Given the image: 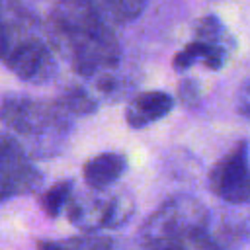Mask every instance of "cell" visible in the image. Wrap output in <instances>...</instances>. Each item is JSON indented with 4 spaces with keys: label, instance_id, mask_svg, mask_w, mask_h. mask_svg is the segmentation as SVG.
I'll list each match as a JSON object with an SVG mask.
<instances>
[{
    "label": "cell",
    "instance_id": "obj_1",
    "mask_svg": "<svg viewBox=\"0 0 250 250\" xmlns=\"http://www.w3.org/2000/svg\"><path fill=\"white\" fill-rule=\"evenodd\" d=\"M49 41L82 76L113 70L121 47L109 21L90 0H57L49 14Z\"/></svg>",
    "mask_w": 250,
    "mask_h": 250
},
{
    "label": "cell",
    "instance_id": "obj_2",
    "mask_svg": "<svg viewBox=\"0 0 250 250\" xmlns=\"http://www.w3.org/2000/svg\"><path fill=\"white\" fill-rule=\"evenodd\" d=\"M242 229L215 225L201 201L176 195L164 201L145 223V250H234Z\"/></svg>",
    "mask_w": 250,
    "mask_h": 250
},
{
    "label": "cell",
    "instance_id": "obj_3",
    "mask_svg": "<svg viewBox=\"0 0 250 250\" xmlns=\"http://www.w3.org/2000/svg\"><path fill=\"white\" fill-rule=\"evenodd\" d=\"M6 31V49L2 61L6 66L21 80L31 84H43L51 80L57 72L55 47L49 37L45 39L31 20V16L21 8L0 12Z\"/></svg>",
    "mask_w": 250,
    "mask_h": 250
},
{
    "label": "cell",
    "instance_id": "obj_4",
    "mask_svg": "<svg viewBox=\"0 0 250 250\" xmlns=\"http://www.w3.org/2000/svg\"><path fill=\"white\" fill-rule=\"evenodd\" d=\"M209 189L227 203L250 199V145L238 141L209 172Z\"/></svg>",
    "mask_w": 250,
    "mask_h": 250
},
{
    "label": "cell",
    "instance_id": "obj_5",
    "mask_svg": "<svg viewBox=\"0 0 250 250\" xmlns=\"http://www.w3.org/2000/svg\"><path fill=\"white\" fill-rule=\"evenodd\" d=\"M39 184L41 174L27 160L21 145L10 135H0V199L29 193Z\"/></svg>",
    "mask_w": 250,
    "mask_h": 250
},
{
    "label": "cell",
    "instance_id": "obj_6",
    "mask_svg": "<svg viewBox=\"0 0 250 250\" xmlns=\"http://www.w3.org/2000/svg\"><path fill=\"white\" fill-rule=\"evenodd\" d=\"M174 107V98L162 90H150L143 92L133 98L125 111V119L129 127L143 129L162 117H166Z\"/></svg>",
    "mask_w": 250,
    "mask_h": 250
},
{
    "label": "cell",
    "instance_id": "obj_7",
    "mask_svg": "<svg viewBox=\"0 0 250 250\" xmlns=\"http://www.w3.org/2000/svg\"><path fill=\"white\" fill-rule=\"evenodd\" d=\"M127 168V158L119 152H102L92 156L84 168H82V178L86 186L94 191L105 189L107 186L115 184Z\"/></svg>",
    "mask_w": 250,
    "mask_h": 250
},
{
    "label": "cell",
    "instance_id": "obj_8",
    "mask_svg": "<svg viewBox=\"0 0 250 250\" xmlns=\"http://www.w3.org/2000/svg\"><path fill=\"white\" fill-rule=\"evenodd\" d=\"M107 201L109 197H90V195H78L68 199L66 203V215L74 227H78L84 232H96L100 229H105V213H107Z\"/></svg>",
    "mask_w": 250,
    "mask_h": 250
},
{
    "label": "cell",
    "instance_id": "obj_9",
    "mask_svg": "<svg viewBox=\"0 0 250 250\" xmlns=\"http://www.w3.org/2000/svg\"><path fill=\"white\" fill-rule=\"evenodd\" d=\"M229 55H230V51H227V49H223V47L211 45V43H207V41L193 39V41L188 43L182 51H178V53L174 55L172 66H174V70L184 72V70H188L189 66H193L195 62H201V64L207 66L209 70H219V68L225 66Z\"/></svg>",
    "mask_w": 250,
    "mask_h": 250
},
{
    "label": "cell",
    "instance_id": "obj_10",
    "mask_svg": "<svg viewBox=\"0 0 250 250\" xmlns=\"http://www.w3.org/2000/svg\"><path fill=\"white\" fill-rule=\"evenodd\" d=\"M90 2L100 12V16L111 25L137 20L146 6V0H90Z\"/></svg>",
    "mask_w": 250,
    "mask_h": 250
},
{
    "label": "cell",
    "instance_id": "obj_11",
    "mask_svg": "<svg viewBox=\"0 0 250 250\" xmlns=\"http://www.w3.org/2000/svg\"><path fill=\"white\" fill-rule=\"evenodd\" d=\"M193 39L199 41H207L211 45L223 47L227 51H230L234 47V39L230 35V31L227 29V25L217 18V16H203L195 21L193 25Z\"/></svg>",
    "mask_w": 250,
    "mask_h": 250
},
{
    "label": "cell",
    "instance_id": "obj_12",
    "mask_svg": "<svg viewBox=\"0 0 250 250\" xmlns=\"http://www.w3.org/2000/svg\"><path fill=\"white\" fill-rule=\"evenodd\" d=\"M111 240L100 234H82L66 240H39L37 250H111Z\"/></svg>",
    "mask_w": 250,
    "mask_h": 250
},
{
    "label": "cell",
    "instance_id": "obj_13",
    "mask_svg": "<svg viewBox=\"0 0 250 250\" xmlns=\"http://www.w3.org/2000/svg\"><path fill=\"white\" fill-rule=\"evenodd\" d=\"M72 195V182L70 180H62V182H57L53 184L49 189H45L39 197V203H41V209L51 217V219H57L61 215V211L66 207L68 199Z\"/></svg>",
    "mask_w": 250,
    "mask_h": 250
},
{
    "label": "cell",
    "instance_id": "obj_14",
    "mask_svg": "<svg viewBox=\"0 0 250 250\" xmlns=\"http://www.w3.org/2000/svg\"><path fill=\"white\" fill-rule=\"evenodd\" d=\"M135 211V201L133 197L123 191L117 195H111L107 201V213H105V229H117L123 223L129 221V217Z\"/></svg>",
    "mask_w": 250,
    "mask_h": 250
},
{
    "label": "cell",
    "instance_id": "obj_15",
    "mask_svg": "<svg viewBox=\"0 0 250 250\" xmlns=\"http://www.w3.org/2000/svg\"><path fill=\"white\" fill-rule=\"evenodd\" d=\"M57 102L64 107V111L68 115L70 113L72 115H88V113L96 111V100L84 88H78V86L68 88Z\"/></svg>",
    "mask_w": 250,
    "mask_h": 250
},
{
    "label": "cell",
    "instance_id": "obj_16",
    "mask_svg": "<svg viewBox=\"0 0 250 250\" xmlns=\"http://www.w3.org/2000/svg\"><path fill=\"white\" fill-rule=\"evenodd\" d=\"M236 111L240 117L250 121V78H246L236 94Z\"/></svg>",
    "mask_w": 250,
    "mask_h": 250
},
{
    "label": "cell",
    "instance_id": "obj_17",
    "mask_svg": "<svg viewBox=\"0 0 250 250\" xmlns=\"http://www.w3.org/2000/svg\"><path fill=\"white\" fill-rule=\"evenodd\" d=\"M178 94H180L182 104H186V105H193V104L197 102V98H199V86H197L195 80L186 78V80L180 84Z\"/></svg>",
    "mask_w": 250,
    "mask_h": 250
},
{
    "label": "cell",
    "instance_id": "obj_18",
    "mask_svg": "<svg viewBox=\"0 0 250 250\" xmlns=\"http://www.w3.org/2000/svg\"><path fill=\"white\" fill-rule=\"evenodd\" d=\"M4 49H6V31H4V21L0 18V61L4 57Z\"/></svg>",
    "mask_w": 250,
    "mask_h": 250
},
{
    "label": "cell",
    "instance_id": "obj_19",
    "mask_svg": "<svg viewBox=\"0 0 250 250\" xmlns=\"http://www.w3.org/2000/svg\"><path fill=\"white\" fill-rule=\"evenodd\" d=\"M242 234H246V236L250 238V225H246V227L242 229Z\"/></svg>",
    "mask_w": 250,
    "mask_h": 250
}]
</instances>
